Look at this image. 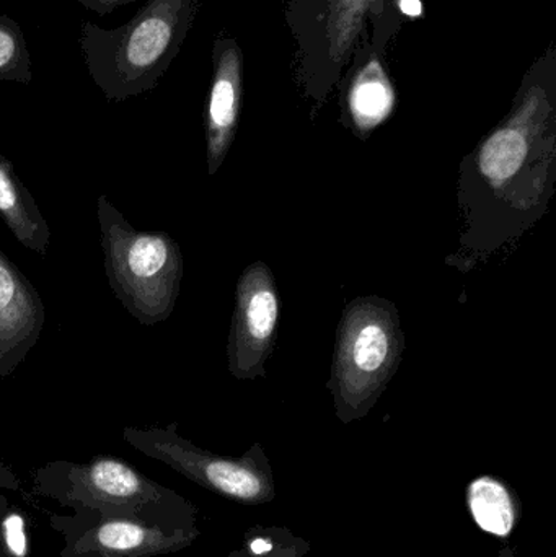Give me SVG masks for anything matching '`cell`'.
<instances>
[{
  "label": "cell",
  "mask_w": 556,
  "mask_h": 557,
  "mask_svg": "<svg viewBox=\"0 0 556 557\" xmlns=\"http://www.w3.org/2000/svg\"><path fill=\"white\" fill-rule=\"evenodd\" d=\"M459 175L462 231L447 264L469 273L534 227L554 198V49L532 65L508 116L462 160Z\"/></svg>",
  "instance_id": "cell-1"
},
{
  "label": "cell",
  "mask_w": 556,
  "mask_h": 557,
  "mask_svg": "<svg viewBox=\"0 0 556 557\" xmlns=\"http://www.w3.org/2000/svg\"><path fill=\"white\" fill-rule=\"evenodd\" d=\"M198 0H149L129 22L107 29L85 22L82 55L94 84L110 101L152 91L191 28Z\"/></svg>",
  "instance_id": "cell-2"
},
{
  "label": "cell",
  "mask_w": 556,
  "mask_h": 557,
  "mask_svg": "<svg viewBox=\"0 0 556 557\" xmlns=\"http://www.w3.org/2000/svg\"><path fill=\"white\" fill-rule=\"evenodd\" d=\"M394 0H286L284 18L294 39V67L304 97L316 111L338 88L353 55L371 39L384 55L398 28Z\"/></svg>",
  "instance_id": "cell-3"
},
{
  "label": "cell",
  "mask_w": 556,
  "mask_h": 557,
  "mask_svg": "<svg viewBox=\"0 0 556 557\" xmlns=\"http://www.w3.org/2000/svg\"><path fill=\"white\" fill-rule=\"evenodd\" d=\"M33 493L61 507L124 513L170 527H198V507L121 458L55 460L36 468Z\"/></svg>",
  "instance_id": "cell-4"
},
{
  "label": "cell",
  "mask_w": 556,
  "mask_h": 557,
  "mask_svg": "<svg viewBox=\"0 0 556 557\" xmlns=\"http://www.w3.org/2000/svg\"><path fill=\"white\" fill-rule=\"evenodd\" d=\"M404 350L405 333L394 301L365 295L346 305L326 383L343 424L371 412L397 373Z\"/></svg>",
  "instance_id": "cell-5"
},
{
  "label": "cell",
  "mask_w": 556,
  "mask_h": 557,
  "mask_svg": "<svg viewBox=\"0 0 556 557\" xmlns=\"http://www.w3.org/2000/svg\"><path fill=\"white\" fill-rule=\"evenodd\" d=\"M97 219L114 297L144 326L169 320L185 273L180 245L166 232L137 231L104 195L97 201Z\"/></svg>",
  "instance_id": "cell-6"
},
{
  "label": "cell",
  "mask_w": 556,
  "mask_h": 557,
  "mask_svg": "<svg viewBox=\"0 0 556 557\" xmlns=\"http://www.w3.org/2000/svg\"><path fill=\"white\" fill-rule=\"evenodd\" d=\"M123 438L134 450L219 496L254 506L274 499L273 470L260 444L242 457L215 455L182 437L176 422L165 428H124Z\"/></svg>",
  "instance_id": "cell-7"
},
{
  "label": "cell",
  "mask_w": 556,
  "mask_h": 557,
  "mask_svg": "<svg viewBox=\"0 0 556 557\" xmlns=\"http://www.w3.org/2000/svg\"><path fill=\"white\" fill-rule=\"evenodd\" d=\"M49 525L64 539L61 557L166 556L188 548L201 535L198 527L162 525L95 509L51 513Z\"/></svg>",
  "instance_id": "cell-8"
},
{
  "label": "cell",
  "mask_w": 556,
  "mask_h": 557,
  "mask_svg": "<svg viewBox=\"0 0 556 557\" xmlns=\"http://www.w3.org/2000/svg\"><path fill=\"white\" fill-rule=\"evenodd\" d=\"M280 294L273 271L263 261L240 274L227 341L228 372L237 380L267 376L280 323Z\"/></svg>",
  "instance_id": "cell-9"
},
{
  "label": "cell",
  "mask_w": 556,
  "mask_h": 557,
  "mask_svg": "<svg viewBox=\"0 0 556 557\" xmlns=\"http://www.w3.org/2000/svg\"><path fill=\"white\" fill-rule=\"evenodd\" d=\"M244 97V55L234 38H218L212 48V82L206 107V160L214 176L237 134Z\"/></svg>",
  "instance_id": "cell-10"
},
{
  "label": "cell",
  "mask_w": 556,
  "mask_h": 557,
  "mask_svg": "<svg viewBox=\"0 0 556 557\" xmlns=\"http://www.w3.org/2000/svg\"><path fill=\"white\" fill-rule=\"evenodd\" d=\"M41 295L0 250V379L12 375L45 327Z\"/></svg>",
  "instance_id": "cell-11"
},
{
  "label": "cell",
  "mask_w": 556,
  "mask_h": 557,
  "mask_svg": "<svg viewBox=\"0 0 556 557\" xmlns=\"http://www.w3.org/2000/svg\"><path fill=\"white\" fill-rule=\"evenodd\" d=\"M336 90H342L343 124L359 139H366L384 124L397 101L384 59L375 51L371 39L355 52Z\"/></svg>",
  "instance_id": "cell-12"
},
{
  "label": "cell",
  "mask_w": 556,
  "mask_h": 557,
  "mask_svg": "<svg viewBox=\"0 0 556 557\" xmlns=\"http://www.w3.org/2000/svg\"><path fill=\"white\" fill-rule=\"evenodd\" d=\"M0 218L26 250L45 257L51 245V228L15 166L0 152Z\"/></svg>",
  "instance_id": "cell-13"
},
{
  "label": "cell",
  "mask_w": 556,
  "mask_h": 557,
  "mask_svg": "<svg viewBox=\"0 0 556 557\" xmlns=\"http://www.w3.org/2000/svg\"><path fill=\"white\" fill-rule=\"evenodd\" d=\"M467 506L477 527L496 539H509L521 519L518 494L505 481L489 474L469 484Z\"/></svg>",
  "instance_id": "cell-14"
},
{
  "label": "cell",
  "mask_w": 556,
  "mask_h": 557,
  "mask_svg": "<svg viewBox=\"0 0 556 557\" xmlns=\"http://www.w3.org/2000/svg\"><path fill=\"white\" fill-rule=\"evenodd\" d=\"M18 490V478L0 458V557H32L28 516L5 494Z\"/></svg>",
  "instance_id": "cell-15"
},
{
  "label": "cell",
  "mask_w": 556,
  "mask_h": 557,
  "mask_svg": "<svg viewBox=\"0 0 556 557\" xmlns=\"http://www.w3.org/2000/svg\"><path fill=\"white\" fill-rule=\"evenodd\" d=\"M310 545L281 527H254L245 533L240 548L227 557H304Z\"/></svg>",
  "instance_id": "cell-16"
},
{
  "label": "cell",
  "mask_w": 556,
  "mask_h": 557,
  "mask_svg": "<svg viewBox=\"0 0 556 557\" xmlns=\"http://www.w3.org/2000/svg\"><path fill=\"white\" fill-rule=\"evenodd\" d=\"M33 78L28 42L15 20L0 15V82L29 84Z\"/></svg>",
  "instance_id": "cell-17"
},
{
  "label": "cell",
  "mask_w": 556,
  "mask_h": 557,
  "mask_svg": "<svg viewBox=\"0 0 556 557\" xmlns=\"http://www.w3.org/2000/svg\"><path fill=\"white\" fill-rule=\"evenodd\" d=\"M498 557H518L516 556L515 549L511 546H505L502 552L498 553Z\"/></svg>",
  "instance_id": "cell-18"
}]
</instances>
